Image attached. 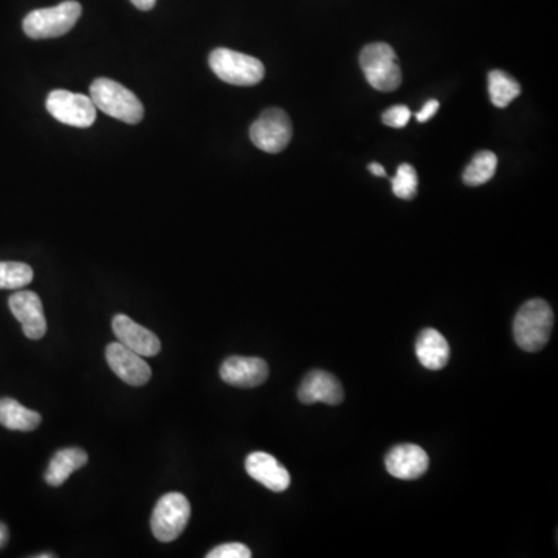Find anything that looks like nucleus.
<instances>
[{
	"label": "nucleus",
	"instance_id": "393cba45",
	"mask_svg": "<svg viewBox=\"0 0 558 558\" xmlns=\"http://www.w3.org/2000/svg\"><path fill=\"white\" fill-rule=\"evenodd\" d=\"M439 104L438 100H430L428 103H425V106L422 107L421 111L417 112L416 120L419 123H425V121L431 120V118L436 115V112L439 111Z\"/></svg>",
	"mask_w": 558,
	"mask_h": 558
},
{
	"label": "nucleus",
	"instance_id": "f3484780",
	"mask_svg": "<svg viewBox=\"0 0 558 558\" xmlns=\"http://www.w3.org/2000/svg\"><path fill=\"white\" fill-rule=\"evenodd\" d=\"M87 461H89V456H87L83 448H64V450H59L53 456L49 469L45 472V483L52 487L62 486L73 472L83 469Z\"/></svg>",
	"mask_w": 558,
	"mask_h": 558
},
{
	"label": "nucleus",
	"instance_id": "a878e982",
	"mask_svg": "<svg viewBox=\"0 0 558 558\" xmlns=\"http://www.w3.org/2000/svg\"><path fill=\"white\" fill-rule=\"evenodd\" d=\"M131 2L138 10L149 11L155 7V2H157V0H131Z\"/></svg>",
	"mask_w": 558,
	"mask_h": 558
},
{
	"label": "nucleus",
	"instance_id": "bb28decb",
	"mask_svg": "<svg viewBox=\"0 0 558 558\" xmlns=\"http://www.w3.org/2000/svg\"><path fill=\"white\" fill-rule=\"evenodd\" d=\"M368 169H369V173L374 174V176L377 177L386 176L385 168H383V166L380 165V163H371V165L368 166Z\"/></svg>",
	"mask_w": 558,
	"mask_h": 558
},
{
	"label": "nucleus",
	"instance_id": "1a4fd4ad",
	"mask_svg": "<svg viewBox=\"0 0 558 558\" xmlns=\"http://www.w3.org/2000/svg\"><path fill=\"white\" fill-rule=\"evenodd\" d=\"M11 314L22 324L25 337L30 340H41L47 332L44 307L38 293L31 290H21L11 295L8 300Z\"/></svg>",
	"mask_w": 558,
	"mask_h": 558
},
{
	"label": "nucleus",
	"instance_id": "ddd939ff",
	"mask_svg": "<svg viewBox=\"0 0 558 558\" xmlns=\"http://www.w3.org/2000/svg\"><path fill=\"white\" fill-rule=\"evenodd\" d=\"M112 329H114L115 337L118 338L120 343H123L131 351L142 355V357H154L162 349L159 337L149 329L135 323L128 315L114 317Z\"/></svg>",
	"mask_w": 558,
	"mask_h": 558
},
{
	"label": "nucleus",
	"instance_id": "20e7f679",
	"mask_svg": "<svg viewBox=\"0 0 558 558\" xmlns=\"http://www.w3.org/2000/svg\"><path fill=\"white\" fill-rule=\"evenodd\" d=\"M360 66L366 81L380 92H393L402 84L399 59L390 44L374 42L360 53Z\"/></svg>",
	"mask_w": 558,
	"mask_h": 558
},
{
	"label": "nucleus",
	"instance_id": "6ab92c4d",
	"mask_svg": "<svg viewBox=\"0 0 558 558\" xmlns=\"http://www.w3.org/2000/svg\"><path fill=\"white\" fill-rule=\"evenodd\" d=\"M521 93L520 84L501 70H493L489 73V95L493 106L507 107Z\"/></svg>",
	"mask_w": 558,
	"mask_h": 558
},
{
	"label": "nucleus",
	"instance_id": "f03ea898",
	"mask_svg": "<svg viewBox=\"0 0 558 558\" xmlns=\"http://www.w3.org/2000/svg\"><path fill=\"white\" fill-rule=\"evenodd\" d=\"M554 314L545 300L523 304L514 320V337L523 351L537 352L545 348L552 334Z\"/></svg>",
	"mask_w": 558,
	"mask_h": 558
},
{
	"label": "nucleus",
	"instance_id": "dca6fc26",
	"mask_svg": "<svg viewBox=\"0 0 558 558\" xmlns=\"http://www.w3.org/2000/svg\"><path fill=\"white\" fill-rule=\"evenodd\" d=\"M416 355L424 368L439 371L450 359V346L441 332L433 328L424 329L417 337Z\"/></svg>",
	"mask_w": 558,
	"mask_h": 558
},
{
	"label": "nucleus",
	"instance_id": "4468645a",
	"mask_svg": "<svg viewBox=\"0 0 558 558\" xmlns=\"http://www.w3.org/2000/svg\"><path fill=\"white\" fill-rule=\"evenodd\" d=\"M245 470L262 486L272 492H284L290 486V473L266 452L250 453L245 459Z\"/></svg>",
	"mask_w": 558,
	"mask_h": 558
},
{
	"label": "nucleus",
	"instance_id": "a211bd4d",
	"mask_svg": "<svg viewBox=\"0 0 558 558\" xmlns=\"http://www.w3.org/2000/svg\"><path fill=\"white\" fill-rule=\"evenodd\" d=\"M41 414L22 407L18 400L0 399V425L8 430L33 431L41 425Z\"/></svg>",
	"mask_w": 558,
	"mask_h": 558
},
{
	"label": "nucleus",
	"instance_id": "b1692460",
	"mask_svg": "<svg viewBox=\"0 0 558 558\" xmlns=\"http://www.w3.org/2000/svg\"><path fill=\"white\" fill-rule=\"evenodd\" d=\"M411 111L407 106H394L383 114L382 120L390 128L402 129L407 126L411 118Z\"/></svg>",
	"mask_w": 558,
	"mask_h": 558
},
{
	"label": "nucleus",
	"instance_id": "4be33fe9",
	"mask_svg": "<svg viewBox=\"0 0 558 558\" xmlns=\"http://www.w3.org/2000/svg\"><path fill=\"white\" fill-rule=\"evenodd\" d=\"M417 183H419V180H417L416 169L410 163H402L397 168L396 176L391 180L393 193L403 200H411L416 197Z\"/></svg>",
	"mask_w": 558,
	"mask_h": 558
},
{
	"label": "nucleus",
	"instance_id": "2eb2a0df",
	"mask_svg": "<svg viewBox=\"0 0 558 558\" xmlns=\"http://www.w3.org/2000/svg\"><path fill=\"white\" fill-rule=\"evenodd\" d=\"M345 397L343 386L337 377L326 371H312L304 377L298 390V399L306 405L324 402L328 405H338Z\"/></svg>",
	"mask_w": 558,
	"mask_h": 558
},
{
	"label": "nucleus",
	"instance_id": "aec40b11",
	"mask_svg": "<svg viewBox=\"0 0 558 558\" xmlns=\"http://www.w3.org/2000/svg\"><path fill=\"white\" fill-rule=\"evenodd\" d=\"M496 166H498V159L492 151L478 152L465 168L462 180L469 186L484 185L495 176Z\"/></svg>",
	"mask_w": 558,
	"mask_h": 558
},
{
	"label": "nucleus",
	"instance_id": "0eeeda50",
	"mask_svg": "<svg viewBox=\"0 0 558 558\" xmlns=\"http://www.w3.org/2000/svg\"><path fill=\"white\" fill-rule=\"evenodd\" d=\"M45 107L53 118L73 128H90L97 120V107L92 98L69 90L50 92Z\"/></svg>",
	"mask_w": 558,
	"mask_h": 558
},
{
	"label": "nucleus",
	"instance_id": "423d86ee",
	"mask_svg": "<svg viewBox=\"0 0 558 558\" xmlns=\"http://www.w3.org/2000/svg\"><path fill=\"white\" fill-rule=\"evenodd\" d=\"M191 504L182 493H166L155 504L151 517V529L154 537L163 543L177 540L186 524L190 521Z\"/></svg>",
	"mask_w": 558,
	"mask_h": 558
},
{
	"label": "nucleus",
	"instance_id": "cd10ccee",
	"mask_svg": "<svg viewBox=\"0 0 558 558\" xmlns=\"http://www.w3.org/2000/svg\"><path fill=\"white\" fill-rule=\"evenodd\" d=\"M8 541V529L4 523H0V548H4Z\"/></svg>",
	"mask_w": 558,
	"mask_h": 558
},
{
	"label": "nucleus",
	"instance_id": "f8f14e48",
	"mask_svg": "<svg viewBox=\"0 0 558 558\" xmlns=\"http://www.w3.org/2000/svg\"><path fill=\"white\" fill-rule=\"evenodd\" d=\"M225 383L238 388H255L269 377V365L258 357H230L221 366Z\"/></svg>",
	"mask_w": 558,
	"mask_h": 558
},
{
	"label": "nucleus",
	"instance_id": "5701e85b",
	"mask_svg": "<svg viewBox=\"0 0 558 558\" xmlns=\"http://www.w3.org/2000/svg\"><path fill=\"white\" fill-rule=\"evenodd\" d=\"M252 551L242 543H225L208 552L207 558H250Z\"/></svg>",
	"mask_w": 558,
	"mask_h": 558
},
{
	"label": "nucleus",
	"instance_id": "c85d7f7f",
	"mask_svg": "<svg viewBox=\"0 0 558 558\" xmlns=\"http://www.w3.org/2000/svg\"><path fill=\"white\" fill-rule=\"evenodd\" d=\"M36 557H38V558L55 557V555H53V554H41V555H36Z\"/></svg>",
	"mask_w": 558,
	"mask_h": 558
},
{
	"label": "nucleus",
	"instance_id": "7ed1b4c3",
	"mask_svg": "<svg viewBox=\"0 0 558 558\" xmlns=\"http://www.w3.org/2000/svg\"><path fill=\"white\" fill-rule=\"evenodd\" d=\"M83 8L75 0H67L56 7L39 8L25 16L22 27L31 39L59 38L69 33L80 21Z\"/></svg>",
	"mask_w": 558,
	"mask_h": 558
},
{
	"label": "nucleus",
	"instance_id": "6e6552de",
	"mask_svg": "<svg viewBox=\"0 0 558 558\" xmlns=\"http://www.w3.org/2000/svg\"><path fill=\"white\" fill-rule=\"evenodd\" d=\"M292 121L283 109H267L250 128L253 145L269 154L284 151L292 140Z\"/></svg>",
	"mask_w": 558,
	"mask_h": 558
},
{
	"label": "nucleus",
	"instance_id": "39448f33",
	"mask_svg": "<svg viewBox=\"0 0 558 558\" xmlns=\"http://www.w3.org/2000/svg\"><path fill=\"white\" fill-rule=\"evenodd\" d=\"M211 70L219 80L233 86H255L261 83L266 69L259 59L230 49H216L210 53Z\"/></svg>",
	"mask_w": 558,
	"mask_h": 558
},
{
	"label": "nucleus",
	"instance_id": "9b49d317",
	"mask_svg": "<svg viewBox=\"0 0 558 558\" xmlns=\"http://www.w3.org/2000/svg\"><path fill=\"white\" fill-rule=\"evenodd\" d=\"M386 470L397 479H417L427 473L430 458L424 448L414 444L397 445L385 459Z\"/></svg>",
	"mask_w": 558,
	"mask_h": 558
},
{
	"label": "nucleus",
	"instance_id": "412c9836",
	"mask_svg": "<svg viewBox=\"0 0 558 558\" xmlns=\"http://www.w3.org/2000/svg\"><path fill=\"white\" fill-rule=\"evenodd\" d=\"M31 281L33 270L24 262H0V289H24Z\"/></svg>",
	"mask_w": 558,
	"mask_h": 558
},
{
	"label": "nucleus",
	"instance_id": "f257e3e1",
	"mask_svg": "<svg viewBox=\"0 0 558 558\" xmlns=\"http://www.w3.org/2000/svg\"><path fill=\"white\" fill-rule=\"evenodd\" d=\"M90 98L97 109L128 124H138L145 117V107L132 90L109 78H98L90 86Z\"/></svg>",
	"mask_w": 558,
	"mask_h": 558
},
{
	"label": "nucleus",
	"instance_id": "9d476101",
	"mask_svg": "<svg viewBox=\"0 0 558 558\" xmlns=\"http://www.w3.org/2000/svg\"><path fill=\"white\" fill-rule=\"evenodd\" d=\"M107 365L123 382L132 386H143L151 379L152 371L142 355L115 341L106 348Z\"/></svg>",
	"mask_w": 558,
	"mask_h": 558
}]
</instances>
